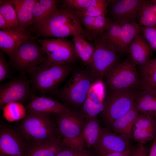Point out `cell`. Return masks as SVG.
I'll use <instances>...</instances> for the list:
<instances>
[{
  "label": "cell",
  "mask_w": 156,
  "mask_h": 156,
  "mask_svg": "<svg viewBox=\"0 0 156 156\" xmlns=\"http://www.w3.org/2000/svg\"><path fill=\"white\" fill-rule=\"evenodd\" d=\"M130 138L102 129L99 139L94 150L99 156L109 153L123 151L131 148Z\"/></svg>",
  "instance_id": "14"
},
{
  "label": "cell",
  "mask_w": 156,
  "mask_h": 156,
  "mask_svg": "<svg viewBox=\"0 0 156 156\" xmlns=\"http://www.w3.org/2000/svg\"><path fill=\"white\" fill-rule=\"evenodd\" d=\"M64 147L61 139L56 138L30 146L27 156H56Z\"/></svg>",
  "instance_id": "22"
},
{
  "label": "cell",
  "mask_w": 156,
  "mask_h": 156,
  "mask_svg": "<svg viewBox=\"0 0 156 156\" xmlns=\"http://www.w3.org/2000/svg\"><path fill=\"white\" fill-rule=\"evenodd\" d=\"M136 67L129 56L123 61L119 62L105 77L108 88L110 90L140 88V76Z\"/></svg>",
  "instance_id": "7"
},
{
  "label": "cell",
  "mask_w": 156,
  "mask_h": 156,
  "mask_svg": "<svg viewBox=\"0 0 156 156\" xmlns=\"http://www.w3.org/2000/svg\"><path fill=\"white\" fill-rule=\"evenodd\" d=\"M134 106L139 113L156 114V92L146 89L138 92Z\"/></svg>",
  "instance_id": "24"
},
{
  "label": "cell",
  "mask_w": 156,
  "mask_h": 156,
  "mask_svg": "<svg viewBox=\"0 0 156 156\" xmlns=\"http://www.w3.org/2000/svg\"><path fill=\"white\" fill-rule=\"evenodd\" d=\"M148 156H156V136L153 140Z\"/></svg>",
  "instance_id": "42"
},
{
  "label": "cell",
  "mask_w": 156,
  "mask_h": 156,
  "mask_svg": "<svg viewBox=\"0 0 156 156\" xmlns=\"http://www.w3.org/2000/svg\"><path fill=\"white\" fill-rule=\"evenodd\" d=\"M93 40L95 49L90 68L101 79L120 62L119 57L118 53L98 38Z\"/></svg>",
  "instance_id": "10"
},
{
  "label": "cell",
  "mask_w": 156,
  "mask_h": 156,
  "mask_svg": "<svg viewBox=\"0 0 156 156\" xmlns=\"http://www.w3.org/2000/svg\"><path fill=\"white\" fill-rule=\"evenodd\" d=\"M36 41L44 49L48 60L52 62L70 64L77 57L73 43L65 38H37Z\"/></svg>",
  "instance_id": "9"
},
{
  "label": "cell",
  "mask_w": 156,
  "mask_h": 156,
  "mask_svg": "<svg viewBox=\"0 0 156 156\" xmlns=\"http://www.w3.org/2000/svg\"><path fill=\"white\" fill-rule=\"evenodd\" d=\"M135 90H111L105 98L100 115L104 122L110 127L116 119L127 112L134 105L137 93Z\"/></svg>",
  "instance_id": "6"
},
{
  "label": "cell",
  "mask_w": 156,
  "mask_h": 156,
  "mask_svg": "<svg viewBox=\"0 0 156 156\" xmlns=\"http://www.w3.org/2000/svg\"><path fill=\"white\" fill-rule=\"evenodd\" d=\"M155 121L156 122V114H154V115L153 116Z\"/></svg>",
  "instance_id": "43"
},
{
  "label": "cell",
  "mask_w": 156,
  "mask_h": 156,
  "mask_svg": "<svg viewBox=\"0 0 156 156\" xmlns=\"http://www.w3.org/2000/svg\"><path fill=\"white\" fill-rule=\"evenodd\" d=\"M108 3L105 0H92V2L85 10L76 12L79 16H105L107 12Z\"/></svg>",
  "instance_id": "34"
},
{
  "label": "cell",
  "mask_w": 156,
  "mask_h": 156,
  "mask_svg": "<svg viewBox=\"0 0 156 156\" xmlns=\"http://www.w3.org/2000/svg\"><path fill=\"white\" fill-rule=\"evenodd\" d=\"M16 130L29 147L57 138L58 134L56 123L50 114L27 112Z\"/></svg>",
  "instance_id": "2"
},
{
  "label": "cell",
  "mask_w": 156,
  "mask_h": 156,
  "mask_svg": "<svg viewBox=\"0 0 156 156\" xmlns=\"http://www.w3.org/2000/svg\"><path fill=\"white\" fill-rule=\"evenodd\" d=\"M149 153L148 148L145 144H138L132 148L131 156H148Z\"/></svg>",
  "instance_id": "39"
},
{
  "label": "cell",
  "mask_w": 156,
  "mask_h": 156,
  "mask_svg": "<svg viewBox=\"0 0 156 156\" xmlns=\"http://www.w3.org/2000/svg\"><path fill=\"white\" fill-rule=\"evenodd\" d=\"M120 30V23L117 21H113V23L109 28L97 38L119 54L118 40Z\"/></svg>",
  "instance_id": "31"
},
{
  "label": "cell",
  "mask_w": 156,
  "mask_h": 156,
  "mask_svg": "<svg viewBox=\"0 0 156 156\" xmlns=\"http://www.w3.org/2000/svg\"><path fill=\"white\" fill-rule=\"evenodd\" d=\"M0 14L11 29L18 28L19 23L12 0H0Z\"/></svg>",
  "instance_id": "33"
},
{
  "label": "cell",
  "mask_w": 156,
  "mask_h": 156,
  "mask_svg": "<svg viewBox=\"0 0 156 156\" xmlns=\"http://www.w3.org/2000/svg\"><path fill=\"white\" fill-rule=\"evenodd\" d=\"M59 1L36 0L33 10L31 26L39 25L48 17L58 7Z\"/></svg>",
  "instance_id": "26"
},
{
  "label": "cell",
  "mask_w": 156,
  "mask_h": 156,
  "mask_svg": "<svg viewBox=\"0 0 156 156\" xmlns=\"http://www.w3.org/2000/svg\"><path fill=\"white\" fill-rule=\"evenodd\" d=\"M102 130L96 118L89 119L86 123L82 136L85 146L88 149H94L99 139Z\"/></svg>",
  "instance_id": "29"
},
{
  "label": "cell",
  "mask_w": 156,
  "mask_h": 156,
  "mask_svg": "<svg viewBox=\"0 0 156 156\" xmlns=\"http://www.w3.org/2000/svg\"><path fill=\"white\" fill-rule=\"evenodd\" d=\"M0 28L2 30H6L10 29L6 21L0 14Z\"/></svg>",
  "instance_id": "41"
},
{
  "label": "cell",
  "mask_w": 156,
  "mask_h": 156,
  "mask_svg": "<svg viewBox=\"0 0 156 156\" xmlns=\"http://www.w3.org/2000/svg\"><path fill=\"white\" fill-rule=\"evenodd\" d=\"M25 108L27 112L48 114L56 115L70 110L65 105L51 98L34 95Z\"/></svg>",
  "instance_id": "18"
},
{
  "label": "cell",
  "mask_w": 156,
  "mask_h": 156,
  "mask_svg": "<svg viewBox=\"0 0 156 156\" xmlns=\"http://www.w3.org/2000/svg\"><path fill=\"white\" fill-rule=\"evenodd\" d=\"M92 152L89 150H80L65 146L56 156H93Z\"/></svg>",
  "instance_id": "37"
},
{
  "label": "cell",
  "mask_w": 156,
  "mask_h": 156,
  "mask_svg": "<svg viewBox=\"0 0 156 156\" xmlns=\"http://www.w3.org/2000/svg\"><path fill=\"white\" fill-rule=\"evenodd\" d=\"M99 79L90 68L77 69L61 90L60 96L68 104L82 108L91 86Z\"/></svg>",
  "instance_id": "4"
},
{
  "label": "cell",
  "mask_w": 156,
  "mask_h": 156,
  "mask_svg": "<svg viewBox=\"0 0 156 156\" xmlns=\"http://www.w3.org/2000/svg\"><path fill=\"white\" fill-rule=\"evenodd\" d=\"M105 87L101 79L95 82L91 86L82 108L84 116L88 119L96 118L104 108Z\"/></svg>",
  "instance_id": "15"
},
{
  "label": "cell",
  "mask_w": 156,
  "mask_h": 156,
  "mask_svg": "<svg viewBox=\"0 0 156 156\" xmlns=\"http://www.w3.org/2000/svg\"><path fill=\"white\" fill-rule=\"evenodd\" d=\"M153 51L148 42L140 34L131 43L128 52L134 63L136 66H141L151 59Z\"/></svg>",
  "instance_id": "19"
},
{
  "label": "cell",
  "mask_w": 156,
  "mask_h": 156,
  "mask_svg": "<svg viewBox=\"0 0 156 156\" xmlns=\"http://www.w3.org/2000/svg\"><path fill=\"white\" fill-rule=\"evenodd\" d=\"M138 114L133 105L129 111L115 120L109 127L114 133L131 138L132 127Z\"/></svg>",
  "instance_id": "25"
},
{
  "label": "cell",
  "mask_w": 156,
  "mask_h": 156,
  "mask_svg": "<svg viewBox=\"0 0 156 156\" xmlns=\"http://www.w3.org/2000/svg\"><path fill=\"white\" fill-rule=\"evenodd\" d=\"M36 40L21 44L10 58L14 67L20 71L29 73L48 60L47 55Z\"/></svg>",
  "instance_id": "8"
},
{
  "label": "cell",
  "mask_w": 156,
  "mask_h": 156,
  "mask_svg": "<svg viewBox=\"0 0 156 156\" xmlns=\"http://www.w3.org/2000/svg\"><path fill=\"white\" fill-rule=\"evenodd\" d=\"M156 136V122L150 114L139 113L132 129L131 138L138 144H145L154 139Z\"/></svg>",
  "instance_id": "16"
},
{
  "label": "cell",
  "mask_w": 156,
  "mask_h": 156,
  "mask_svg": "<svg viewBox=\"0 0 156 156\" xmlns=\"http://www.w3.org/2000/svg\"><path fill=\"white\" fill-rule=\"evenodd\" d=\"M71 71L69 64L54 63L48 60L29 73L33 89L45 93L54 91Z\"/></svg>",
  "instance_id": "3"
},
{
  "label": "cell",
  "mask_w": 156,
  "mask_h": 156,
  "mask_svg": "<svg viewBox=\"0 0 156 156\" xmlns=\"http://www.w3.org/2000/svg\"><path fill=\"white\" fill-rule=\"evenodd\" d=\"M140 34L148 42L153 50L156 52V26H141Z\"/></svg>",
  "instance_id": "36"
},
{
  "label": "cell",
  "mask_w": 156,
  "mask_h": 156,
  "mask_svg": "<svg viewBox=\"0 0 156 156\" xmlns=\"http://www.w3.org/2000/svg\"><path fill=\"white\" fill-rule=\"evenodd\" d=\"M92 1V0H64L63 1V6L77 12H80L87 9Z\"/></svg>",
  "instance_id": "35"
},
{
  "label": "cell",
  "mask_w": 156,
  "mask_h": 156,
  "mask_svg": "<svg viewBox=\"0 0 156 156\" xmlns=\"http://www.w3.org/2000/svg\"><path fill=\"white\" fill-rule=\"evenodd\" d=\"M33 95L29 80L23 78L13 79L0 85V108L3 109L10 103L24 102L31 99Z\"/></svg>",
  "instance_id": "12"
},
{
  "label": "cell",
  "mask_w": 156,
  "mask_h": 156,
  "mask_svg": "<svg viewBox=\"0 0 156 156\" xmlns=\"http://www.w3.org/2000/svg\"><path fill=\"white\" fill-rule=\"evenodd\" d=\"M132 149L130 148L123 151L109 153L102 156H131Z\"/></svg>",
  "instance_id": "40"
},
{
  "label": "cell",
  "mask_w": 156,
  "mask_h": 156,
  "mask_svg": "<svg viewBox=\"0 0 156 156\" xmlns=\"http://www.w3.org/2000/svg\"><path fill=\"white\" fill-rule=\"evenodd\" d=\"M56 115L55 123L63 145L75 149H85L82 136L86 123L84 116L71 110Z\"/></svg>",
  "instance_id": "5"
},
{
  "label": "cell",
  "mask_w": 156,
  "mask_h": 156,
  "mask_svg": "<svg viewBox=\"0 0 156 156\" xmlns=\"http://www.w3.org/2000/svg\"><path fill=\"white\" fill-rule=\"evenodd\" d=\"M121 25V30L118 40L119 54L128 52L131 43L140 34L141 26L137 23L119 21Z\"/></svg>",
  "instance_id": "23"
},
{
  "label": "cell",
  "mask_w": 156,
  "mask_h": 156,
  "mask_svg": "<svg viewBox=\"0 0 156 156\" xmlns=\"http://www.w3.org/2000/svg\"><path fill=\"white\" fill-rule=\"evenodd\" d=\"M139 21V24L142 26H156V0H145Z\"/></svg>",
  "instance_id": "30"
},
{
  "label": "cell",
  "mask_w": 156,
  "mask_h": 156,
  "mask_svg": "<svg viewBox=\"0 0 156 156\" xmlns=\"http://www.w3.org/2000/svg\"><path fill=\"white\" fill-rule=\"evenodd\" d=\"M2 109L4 118L9 122L22 120L27 113L26 108L19 102L9 103L5 105Z\"/></svg>",
  "instance_id": "32"
},
{
  "label": "cell",
  "mask_w": 156,
  "mask_h": 156,
  "mask_svg": "<svg viewBox=\"0 0 156 156\" xmlns=\"http://www.w3.org/2000/svg\"><path fill=\"white\" fill-rule=\"evenodd\" d=\"M29 146L16 129L5 126L0 129V156H27Z\"/></svg>",
  "instance_id": "11"
},
{
  "label": "cell",
  "mask_w": 156,
  "mask_h": 156,
  "mask_svg": "<svg viewBox=\"0 0 156 156\" xmlns=\"http://www.w3.org/2000/svg\"><path fill=\"white\" fill-rule=\"evenodd\" d=\"M28 30L18 28L0 30V48L10 58L17 47L26 41L36 40Z\"/></svg>",
  "instance_id": "17"
},
{
  "label": "cell",
  "mask_w": 156,
  "mask_h": 156,
  "mask_svg": "<svg viewBox=\"0 0 156 156\" xmlns=\"http://www.w3.org/2000/svg\"><path fill=\"white\" fill-rule=\"evenodd\" d=\"M36 0H12L19 23L18 28L28 30L31 26L33 10Z\"/></svg>",
  "instance_id": "21"
},
{
  "label": "cell",
  "mask_w": 156,
  "mask_h": 156,
  "mask_svg": "<svg viewBox=\"0 0 156 156\" xmlns=\"http://www.w3.org/2000/svg\"><path fill=\"white\" fill-rule=\"evenodd\" d=\"M72 42L77 57L87 67L90 68L95 49L94 44L89 43L84 37L81 36H73Z\"/></svg>",
  "instance_id": "28"
},
{
  "label": "cell",
  "mask_w": 156,
  "mask_h": 156,
  "mask_svg": "<svg viewBox=\"0 0 156 156\" xmlns=\"http://www.w3.org/2000/svg\"><path fill=\"white\" fill-rule=\"evenodd\" d=\"M11 74V70L8 63L3 53L0 52V82L9 78Z\"/></svg>",
  "instance_id": "38"
},
{
  "label": "cell",
  "mask_w": 156,
  "mask_h": 156,
  "mask_svg": "<svg viewBox=\"0 0 156 156\" xmlns=\"http://www.w3.org/2000/svg\"><path fill=\"white\" fill-rule=\"evenodd\" d=\"M140 67V88L156 92V57Z\"/></svg>",
  "instance_id": "27"
},
{
  "label": "cell",
  "mask_w": 156,
  "mask_h": 156,
  "mask_svg": "<svg viewBox=\"0 0 156 156\" xmlns=\"http://www.w3.org/2000/svg\"><path fill=\"white\" fill-rule=\"evenodd\" d=\"M79 16L84 29L92 40L101 35L113 23V21L104 16Z\"/></svg>",
  "instance_id": "20"
},
{
  "label": "cell",
  "mask_w": 156,
  "mask_h": 156,
  "mask_svg": "<svg viewBox=\"0 0 156 156\" xmlns=\"http://www.w3.org/2000/svg\"><path fill=\"white\" fill-rule=\"evenodd\" d=\"M32 31L39 37L65 38L81 36L92 40L82 24L80 17L75 11L62 6L58 7Z\"/></svg>",
  "instance_id": "1"
},
{
  "label": "cell",
  "mask_w": 156,
  "mask_h": 156,
  "mask_svg": "<svg viewBox=\"0 0 156 156\" xmlns=\"http://www.w3.org/2000/svg\"><path fill=\"white\" fill-rule=\"evenodd\" d=\"M145 0L107 1L114 21L137 23Z\"/></svg>",
  "instance_id": "13"
}]
</instances>
